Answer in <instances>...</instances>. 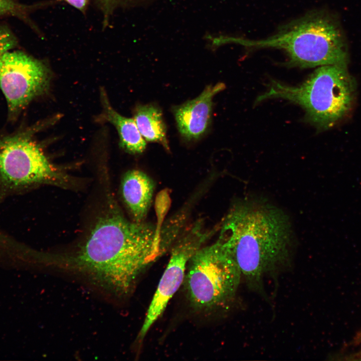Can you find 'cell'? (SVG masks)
<instances>
[{"label":"cell","instance_id":"6da1fadb","mask_svg":"<svg viewBox=\"0 0 361 361\" xmlns=\"http://www.w3.org/2000/svg\"><path fill=\"white\" fill-rule=\"evenodd\" d=\"M174 236L170 223L158 227L127 220L110 199L84 242L69 252H40L38 262L83 278L121 298L131 292L141 273L166 251Z\"/></svg>","mask_w":361,"mask_h":361},{"label":"cell","instance_id":"8992f818","mask_svg":"<svg viewBox=\"0 0 361 361\" xmlns=\"http://www.w3.org/2000/svg\"><path fill=\"white\" fill-rule=\"evenodd\" d=\"M241 279L234 261L214 243L201 247L191 258L183 284L192 307L209 313L229 307Z\"/></svg>","mask_w":361,"mask_h":361},{"label":"cell","instance_id":"8fae6325","mask_svg":"<svg viewBox=\"0 0 361 361\" xmlns=\"http://www.w3.org/2000/svg\"><path fill=\"white\" fill-rule=\"evenodd\" d=\"M101 94L104 117L115 126L119 136L120 146L132 154L142 152L146 148V141L134 119L118 113L110 106L104 91H101Z\"/></svg>","mask_w":361,"mask_h":361},{"label":"cell","instance_id":"4fadbf2b","mask_svg":"<svg viewBox=\"0 0 361 361\" xmlns=\"http://www.w3.org/2000/svg\"><path fill=\"white\" fill-rule=\"evenodd\" d=\"M32 7L20 3L17 0H0V17L11 16L28 21Z\"/></svg>","mask_w":361,"mask_h":361},{"label":"cell","instance_id":"3957f363","mask_svg":"<svg viewBox=\"0 0 361 361\" xmlns=\"http://www.w3.org/2000/svg\"><path fill=\"white\" fill-rule=\"evenodd\" d=\"M219 44H235L249 48H275L289 57L288 65L300 68L324 65L346 66L348 54L341 29L323 12H312L280 28L272 36L260 40L219 37Z\"/></svg>","mask_w":361,"mask_h":361},{"label":"cell","instance_id":"277c9868","mask_svg":"<svg viewBox=\"0 0 361 361\" xmlns=\"http://www.w3.org/2000/svg\"><path fill=\"white\" fill-rule=\"evenodd\" d=\"M356 85L346 66L328 65L318 67L302 84L290 86L273 81L257 102L274 98L300 105L307 119L317 128L332 127L351 112Z\"/></svg>","mask_w":361,"mask_h":361},{"label":"cell","instance_id":"52a82bcc","mask_svg":"<svg viewBox=\"0 0 361 361\" xmlns=\"http://www.w3.org/2000/svg\"><path fill=\"white\" fill-rule=\"evenodd\" d=\"M50 79L44 64L24 52L11 50L0 57V88L9 120H16L32 100L46 91Z\"/></svg>","mask_w":361,"mask_h":361},{"label":"cell","instance_id":"30bf717a","mask_svg":"<svg viewBox=\"0 0 361 361\" xmlns=\"http://www.w3.org/2000/svg\"><path fill=\"white\" fill-rule=\"evenodd\" d=\"M154 185L152 180L138 170L128 171L122 181V195L134 221L142 222L150 205Z\"/></svg>","mask_w":361,"mask_h":361},{"label":"cell","instance_id":"9a60e30c","mask_svg":"<svg viewBox=\"0 0 361 361\" xmlns=\"http://www.w3.org/2000/svg\"><path fill=\"white\" fill-rule=\"evenodd\" d=\"M70 5L84 12L88 4V0H64Z\"/></svg>","mask_w":361,"mask_h":361},{"label":"cell","instance_id":"9c48e42d","mask_svg":"<svg viewBox=\"0 0 361 361\" xmlns=\"http://www.w3.org/2000/svg\"><path fill=\"white\" fill-rule=\"evenodd\" d=\"M224 88L222 83L208 85L197 97L174 109L178 129L186 139L196 140L205 133L211 121L213 99Z\"/></svg>","mask_w":361,"mask_h":361},{"label":"cell","instance_id":"7a4b0ae2","mask_svg":"<svg viewBox=\"0 0 361 361\" xmlns=\"http://www.w3.org/2000/svg\"><path fill=\"white\" fill-rule=\"evenodd\" d=\"M291 242L285 214L264 201L250 200L232 206L214 243L234 261L248 287L261 291L265 277L288 265Z\"/></svg>","mask_w":361,"mask_h":361},{"label":"cell","instance_id":"7c38bea8","mask_svg":"<svg viewBox=\"0 0 361 361\" xmlns=\"http://www.w3.org/2000/svg\"><path fill=\"white\" fill-rule=\"evenodd\" d=\"M133 119L145 141L159 143L169 150L166 127L159 108L152 104L139 105L135 109Z\"/></svg>","mask_w":361,"mask_h":361},{"label":"cell","instance_id":"ba28073f","mask_svg":"<svg viewBox=\"0 0 361 361\" xmlns=\"http://www.w3.org/2000/svg\"><path fill=\"white\" fill-rule=\"evenodd\" d=\"M201 223L183 234L172 249L168 263L147 309L137 339L142 340L164 311L169 301L183 284L187 264L212 231H205Z\"/></svg>","mask_w":361,"mask_h":361},{"label":"cell","instance_id":"5bb4252c","mask_svg":"<svg viewBox=\"0 0 361 361\" xmlns=\"http://www.w3.org/2000/svg\"><path fill=\"white\" fill-rule=\"evenodd\" d=\"M17 44L16 37L12 31L7 26L0 24V57L12 50Z\"/></svg>","mask_w":361,"mask_h":361},{"label":"cell","instance_id":"5b68a950","mask_svg":"<svg viewBox=\"0 0 361 361\" xmlns=\"http://www.w3.org/2000/svg\"><path fill=\"white\" fill-rule=\"evenodd\" d=\"M37 128L0 133V202L40 185H72L71 177L50 162L34 139Z\"/></svg>","mask_w":361,"mask_h":361}]
</instances>
